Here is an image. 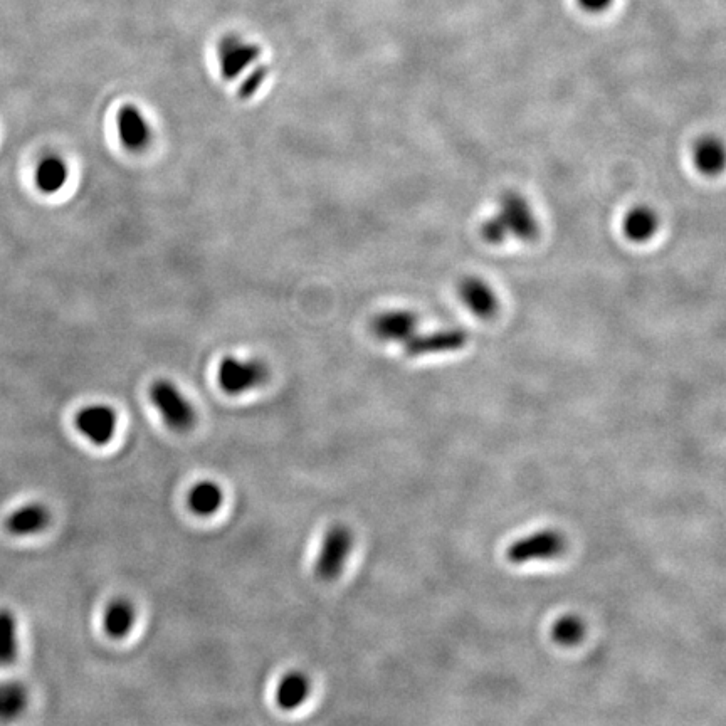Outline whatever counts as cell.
<instances>
[{
  "label": "cell",
  "mask_w": 726,
  "mask_h": 726,
  "mask_svg": "<svg viewBox=\"0 0 726 726\" xmlns=\"http://www.w3.org/2000/svg\"><path fill=\"white\" fill-rule=\"evenodd\" d=\"M538 221L527 199L516 192L501 195L500 211L483 222L479 229L488 244L498 246L513 236L520 241H533L538 236Z\"/></svg>",
  "instance_id": "obj_1"
},
{
  "label": "cell",
  "mask_w": 726,
  "mask_h": 726,
  "mask_svg": "<svg viewBox=\"0 0 726 726\" xmlns=\"http://www.w3.org/2000/svg\"><path fill=\"white\" fill-rule=\"evenodd\" d=\"M150 399L162 421L177 432H187L197 421V412L177 385L170 380H157L150 387Z\"/></svg>",
  "instance_id": "obj_2"
},
{
  "label": "cell",
  "mask_w": 726,
  "mask_h": 726,
  "mask_svg": "<svg viewBox=\"0 0 726 726\" xmlns=\"http://www.w3.org/2000/svg\"><path fill=\"white\" fill-rule=\"evenodd\" d=\"M269 380L266 363L256 358H222L217 369V382L226 394L241 395L258 389Z\"/></svg>",
  "instance_id": "obj_3"
},
{
  "label": "cell",
  "mask_w": 726,
  "mask_h": 726,
  "mask_svg": "<svg viewBox=\"0 0 726 726\" xmlns=\"http://www.w3.org/2000/svg\"><path fill=\"white\" fill-rule=\"evenodd\" d=\"M353 548V532L345 525H333L321 542L316 555L315 574L323 582H333L342 575Z\"/></svg>",
  "instance_id": "obj_4"
},
{
  "label": "cell",
  "mask_w": 726,
  "mask_h": 726,
  "mask_svg": "<svg viewBox=\"0 0 726 726\" xmlns=\"http://www.w3.org/2000/svg\"><path fill=\"white\" fill-rule=\"evenodd\" d=\"M565 537L557 530H542L528 537L520 538L506 548V560L513 565L552 560L562 555L565 550Z\"/></svg>",
  "instance_id": "obj_5"
},
{
  "label": "cell",
  "mask_w": 726,
  "mask_h": 726,
  "mask_svg": "<svg viewBox=\"0 0 726 726\" xmlns=\"http://www.w3.org/2000/svg\"><path fill=\"white\" fill-rule=\"evenodd\" d=\"M217 58H219V68H221L222 78L226 81H234L239 78L244 71L254 68L261 58V48L258 44L249 43L246 39L229 34L222 37L219 48H217Z\"/></svg>",
  "instance_id": "obj_6"
},
{
  "label": "cell",
  "mask_w": 726,
  "mask_h": 726,
  "mask_svg": "<svg viewBox=\"0 0 726 726\" xmlns=\"http://www.w3.org/2000/svg\"><path fill=\"white\" fill-rule=\"evenodd\" d=\"M468 333L463 328H442L432 333L419 332L404 343L409 357H426V355H439V353L458 352L466 347Z\"/></svg>",
  "instance_id": "obj_7"
},
{
  "label": "cell",
  "mask_w": 726,
  "mask_h": 726,
  "mask_svg": "<svg viewBox=\"0 0 726 726\" xmlns=\"http://www.w3.org/2000/svg\"><path fill=\"white\" fill-rule=\"evenodd\" d=\"M116 132L121 145L127 148L128 152H143L152 143V127L140 108L135 105H123L118 110Z\"/></svg>",
  "instance_id": "obj_8"
},
{
  "label": "cell",
  "mask_w": 726,
  "mask_h": 726,
  "mask_svg": "<svg viewBox=\"0 0 726 726\" xmlns=\"http://www.w3.org/2000/svg\"><path fill=\"white\" fill-rule=\"evenodd\" d=\"M74 424L79 434H83L95 446H105L115 436L118 417L111 407L90 406L76 414Z\"/></svg>",
  "instance_id": "obj_9"
},
{
  "label": "cell",
  "mask_w": 726,
  "mask_h": 726,
  "mask_svg": "<svg viewBox=\"0 0 726 726\" xmlns=\"http://www.w3.org/2000/svg\"><path fill=\"white\" fill-rule=\"evenodd\" d=\"M419 328V318L414 311L389 310L375 316L370 330L380 342L404 343L411 340Z\"/></svg>",
  "instance_id": "obj_10"
},
{
  "label": "cell",
  "mask_w": 726,
  "mask_h": 726,
  "mask_svg": "<svg viewBox=\"0 0 726 726\" xmlns=\"http://www.w3.org/2000/svg\"><path fill=\"white\" fill-rule=\"evenodd\" d=\"M459 298L466 308L479 318H490L498 311V296L481 278H464L459 283Z\"/></svg>",
  "instance_id": "obj_11"
},
{
  "label": "cell",
  "mask_w": 726,
  "mask_h": 726,
  "mask_svg": "<svg viewBox=\"0 0 726 726\" xmlns=\"http://www.w3.org/2000/svg\"><path fill=\"white\" fill-rule=\"evenodd\" d=\"M51 523V511L41 503H29L12 511L6 521L7 532L16 537H31L41 533Z\"/></svg>",
  "instance_id": "obj_12"
},
{
  "label": "cell",
  "mask_w": 726,
  "mask_h": 726,
  "mask_svg": "<svg viewBox=\"0 0 726 726\" xmlns=\"http://www.w3.org/2000/svg\"><path fill=\"white\" fill-rule=\"evenodd\" d=\"M311 693V679L303 671H290L276 686V705L283 711H295L305 705Z\"/></svg>",
  "instance_id": "obj_13"
},
{
  "label": "cell",
  "mask_w": 726,
  "mask_h": 726,
  "mask_svg": "<svg viewBox=\"0 0 726 726\" xmlns=\"http://www.w3.org/2000/svg\"><path fill=\"white\" fill-rule=\"evenodd\" d=\"M137 621V612L132 602L123 597L108 602L103 612V629L111 639H123L132 631Z\"/></svg>",
  "instance_id": "obj_14"
},
{
  "label": "cell",
  "mask_w": 726,
  "mask_h": 726,
  "mask_svg": "<svg viewBox=\"0 0 726 726\" xmlns=\"http://www.w3.org/2000/svg\"><path fill=\"white\" fill-rule=\"evenodd\" d=\"M68 179V165L64 162V158L54 155V153H49L46 157L41 158L36 172H34L37 190L46 195L58 194L59 190H63Z\"/></svg>",
  "instance_id": "obj_15"
},
{
  "label": "cell",
  "mask_w": 726,
  "mask_h": 726,
  "mask_svg": "<svg viewBox=\"0 0 726 726\" xmlns=\"http://www.w3.org/2000/svg\"><path fill=\"white\" fill-rule=\"evenodd\" d=\"M222 503H224V491L219 484L209 479L195 483L187 495V505L197 516L216 515Z\"/></svg>",
  "instance_id": "obj_16"
},
{
  "label": "cell",
  "mask_w": 726,
  "mask_h": 726,
  "mask_svg": "<svg viewBox=\"0 0 726 726\" xmlns=\"http://www.w3.org/2000/svg\"><path fill=\"white\" fill-rule=\"evenodd\" d=\"M658 229V214L651 207L646 206L634 207L632 211L627 212V216L622 222V231L626 234L627 239L636 244L648 242L658 232Z\"/></svg>",
  "instance_id": "obj_17"
},
{
  "label": "cell",
  "mask_w": 726,
  "mask_h": 726,
  "mask_svg": "<svg viewBox=\"0 0 726 726\" xmlns=\"http://www.w3.org/2000/svg\"><path fill=\"white\" fill-rule=\"evenodd\" d=\"M693 160H695L696 169L701 174L716 175L720 174L725 165V148L723 143L715 137H706L696 143L693 150Z\"/></svg>",
  "instance_id": "obj_18"
},
{
  "label": "cell",
  "mask_w": 726,
  "mask_h": 726,
  "mask_svg": "<svg viewBox=\"0 0 726 726\" xmlns=\"http://www.w3.org/2000/svg\"><path fill=\"white\" fill-rule=\"evenodd\" d=\"M29 695L24 684L17 681L0 683V723H9L26 711Z\"/></svg>",
  "instance_id": "obj_19"
},
{
  "label": "cell",
  "mask_w": 726,
  "mask_h": 726,
  "mask_svg": "<svg viewBox=\"0 0 726 726\" xmlns=\"http://www.w3.org/2000/svg\"><path fill=\"white\" fill-rule=\"evenodd\" d=\"M19 654V627L14 612L0 609V666L16 663Z\"/></svg>",
  "instance_id": "obj_20"
},
{
  "label": "cell",
  "mask_w": 726,
  "mask_h": 726,
  "mask_svg": "<svg viewBox=\"0 0 726 726\" xmlns=\"http://www.w3.org/2000/svg\"><path fill=\"white\" fill-rule=\"evenodd\" d=\"M585 636V624L580 617L577 616H563L558 619L552 627L553 641L565 646V648H572L575 644H579Z\"/></svg>",
  "instance_id": "obj_21"
},
{
  "label": "cell",
  "mask_w": 726,
  "mask_h": 726,
  "mask_svg": "<svg viewBox=\"0 0 726 726\" xmlns=\"http://www.w3.org/2000/svg\"><path fill=\"white\" fill-rule=\"evenodd\" d=\"M266 78H268V68L263 66V64H256L253 71L246 78L242 79L241 86H239V98L241 100L253 98L261 90V86L264 85Z\"/></svg>",
  "instance_id": "obj_22"
},
{
  "label": "cell",
  "mask_w": 726,
  "mask_h": 726,
  "mask_svg": "<svg viewBox=\"0 0 726 726\" xmlns=\"http://www.w3.org/2000/svg\"><path fill=\"white\" fill-rule=\"evenodd\" d=\"M577 2L584 11L592 12V14L607 11L614 4V0H577Z\"/></svg>",
  "instance_id": "obj_23"
}]
</instances>
